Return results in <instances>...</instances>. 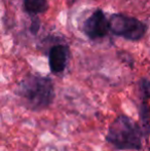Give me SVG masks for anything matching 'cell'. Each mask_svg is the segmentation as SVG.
I'll return each instance as SVG.
<instances>
[{"instance_id":"1","label":"cell","mask_w":150,"mask_h":151,"mask_svg":"<svg viewBox=\"0 0 150 151\" xmlns=\"http://www.w3.org/2000/svg\"><path fill=\"white\" fill-rule=\"evenodd\" d=\"M17 95L27 109L41 111L50 107L55 99L52 79L39 75H29L19 83Z\"/></svg>"},{"instance_id":"2","label":"cell","mask_w":150,"mask_h":151,"mask_svg":"<svg viewBox=\"0 0 150 151\" xmlns=\"http://www.w3.org/2000/svg\"><path fill=\"white\" fill-rule=\"evenodd\" d=\"M143 137L139 123L126 115H119L109 125L106 141L115 150H140Z\"/></svg>"},{"instance_id":"7","label":"cell","mask_w":150,"mask_h":151,"mask_svg":"<svg viewBox=\"0 0 150 151\" xmlns=\"http://www.w3.org/2000/svg\"><path fill=\"white\" fill-rule=\"evenodd\" d=\"M24 8L29 14H41L47 10L48 2L47 0H24Z\"/></svg>"},{"instance_id":"3","label":"cell","mask_w":150,"mask_h":151,"mask_svg":"<svg viewBox=\"0 0 150 151\" xmlns=\"http://www.w3.org/2000/svg\"><path fill=\"white\" fill-rule=\"evenodd\" d=\"M109 27L113 34L132 41L140 40L147 31L146 25L141 21L123 14H112L109 19Z\"/></svg>"},{"instance_id":"5","label":"cell","mask_w":150,"mask_h":151,"mask_svg":"<svg viewBox=\"0 0 150 151\" xmlns=\"http://www.w3.org/2000/svg\"><path fill=\"white\" fill-rule=\"evenodd\" d=\"M48 58H50V60H48L50 68L52 73L58 74L63 72L66 68L69 59L68 46L63 45V44L52 46L50 50Z\"/></svg>"},{"instance_id":"4","label":"cell","mask_w":150,"mask_h":151,"mask_svg":"<svg viewBox=\"0 0 150 151\" xmlns=\"http://www.w3.org/2000/svg\"><path fill=\"white\" fill-rule=\"evenodd\" d=\"M82 30L90 39L105 37L110 31L109 20H107L102 10L97 9L94 14H92L90 18L84 21Z\"/></svg>"},{"instance_id":"8","label":"cell","mask_w":150,"mask_h":151,"mask_svg":"<svg viewBox=\"0 0 150 151\" xmlns=\"http://www.w3.org/2000/svg\"><path fill=\"white\" fill-rule=\"evenodd\" d=\"M139 88H140V95L142 100L150 99V81L146 78H143L139 82Z\"/></svg>"},{"instance_id":"6","label":"cell","mask_w":150,"mask_h":151,"mask_svg":"<svg viewBox=\"0 0 150 151\" xmlns=\"http://www.w3.org/2000/svg\"><path fill=\"white\" fill-rule=\"evenodd\" d=\"M139 118L140 125L142 127L144 138H148L150 135V108L147 100H142L139 107Z\"/></svg>"}]
</instances>
